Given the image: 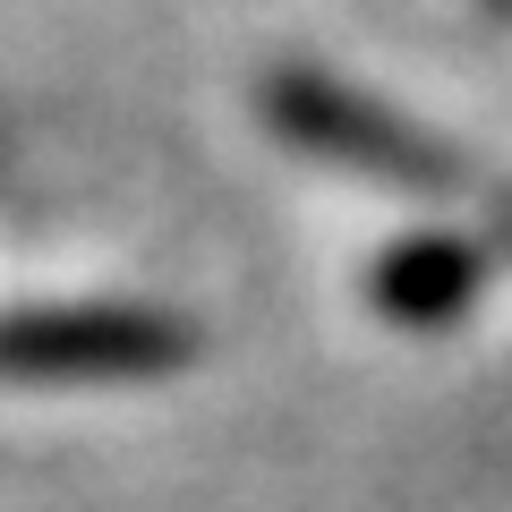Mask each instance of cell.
<instances>
[{"label": "cell", "instance_id": "obj_2", "mask_svg": "<svg viewBox=\"0 0 512 512\" xmlns=\"http://www.w3.org/2000/svg\"><path fill=\"white\" fill-rule=\"evenodd\" d=\"M197 359V325L171 308H18L0 316V384H154Z\"/></svg>", "mask_w": 512, "mask_h": 512}, {"label": "cell", "instance_id": "obj_1", "mask_svg": "<svg viewBox=\"0 0 512 512\" xmlns=\"http://www.w3.org/2000/svg\"><path fill=\"white\" fill-rule=\"evenodd\" d=\"M265 120H274L291 146L325 154V163L359 171V180L410 188V197H436V205H478V197H487V180H478L453 146H436V137L410 128V120H393L376 94L342 86V77L274 69V77H265Z\"/></svg>", "mask_w": 512, "mask_h": 512}, {"label": "cell", "instance_id": "obj_3", "mask_svg": "<svg viewBox=\"0 0 512 512\" xmlns=\"http://www.w3.org/2000/svg\"><path fill=\"white\" fill-rule=\"evenodd\" d=\"M487 291V248L478 239H402V248L376 265V308L384 325H410V333H444L470 316V299Z\"/></svg>", "mask_w": 512, "mask_h": 512}, {"label": "cell", "instance_id": "obj_4", "mask_svg": "<svg viewBox=\"0 0 512 512\" xmlns=\"http://www.w3.org/2000/svg\"><path fill=\"white\" fill-rule=\"evenodd\" d=\"M495 9H512V0H495Z\"/></svg>", "mask_w": 512, "mask_h": 512}]
</instances>
